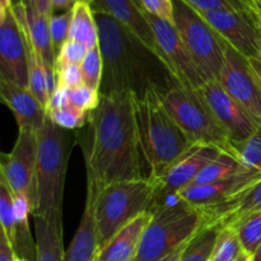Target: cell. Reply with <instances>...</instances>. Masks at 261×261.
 I'll list each match as a JSON object with an SVG mask.
<instances>
[{
    "label": "cell",
    "instance_id": "cell-51",
    "mask_svg": "<svg viewBox=\"0 0 261 261\" xmlns=\"http://www.w3.org/2000/svg\"><path fill=\"white\" fill-rule=\"evenodd\" d=\"M135 2H137L138 3V4H139L140 5V7H142V4H140V0H135ZM143 8V7H142Z\"/></svg>",
    "mask_w": 261,
    "mask_h": 261
},
{
    "label": "cell",
    "instance_id": "cell-11",
    "mask_svg": "<svg viewBox=\"0 0 261 261\" xmlns=\"http://www.w3.org/2000/svg\"><path fill=\"white\" fill-rule=\"evenodd\" d=\"M147 17L154 32L163 63L168 68L171 75L185 88L193 91L201 88L206 83L205 79L191 56L190 51L186 47L180 33L176 30L175 24L154 17L149 13H147Z\"/></svg>",
    "mask_w": 261,
    "mask_h": 261
},
{
    "label": "cell",
    "instance_id": "cell-3",
    "mask_svg": "<svg viewBox=\"0 0 261 261\" xmlns=\"http://www.w3.org/2000/svg\"><path fill=\"white\" fill-rule=\"evenodd\" d=\"M133 107L140 153L149 171L147 177L157 181L194 144L168 114L160 91L149 89L140 98L133 96Z\"/></svg>",
    "mask_w": 261,
    "mask_h": 261
},
{
    "label": "cell",
    "instance_id": "cell-8",
    "mask_svg": "<svg viewBox=\"0 0 261 261\" xmlns=\"http://www.w3.org/2000/svg\"><path fill=\"white\" fill-rule=\"evenodd\" d=\"M173 24L190 51L205 82L218 81L228 43L185 0H172Z\"/></svg>",
    "mask_w": 261,
    "mask_h": 261
},
{
    "label": "cell",
    "instance_id": "cell-18",
    "mask_svg": "<svg viewBox=\"0 0 261 261\" xmlns=\"http://www.w3.org/2000/svg\"><path fill=\"white\" fill-rule=\"evenodd\" d=\"M99 189L87 178V196L83 216L78 229L65 251L64 261H97L99 252L98 232L96 223V200Z\"/></svg>",
    "mask_w": 261,
    "mask_h": 261
},
{
    "label": "cell",
    "instance_id": "cell-2",
    "mask_svg": "<svg viewBox=\"0 0 261 261\" xmlns=\"http://www.w3.org/2000/svg\"><path fill=\"white\" fill-rule=\"evenodd\" d=\"M94 15L103 60L99 93H130L140 98L149 89L165 91L175 81L165 63L111 15L96 10Z\"/></svg>",
    "mask_w": 261,
    "mask_h": 261
},
{
    "label": "cell",
    "instance_id": "cell-22",
    "mask_svg": "<svg viewBox=\"0 0 261 261\" xmlns=\"http://www.w3.org/2000/svg\"><path fill=\"white\" fill-rule=\"evenodd\" d=\"M152 218L150 212L140 214L127 226L120 229L98 252L97 261H134L142 236Z\"/></svg>",
    "mask_w": 261,
    "mask_h": 261
},
{
    "label": "cell",
    "instance_id": "cell-31",
    "mask_svg": "<svg viewBox=\"0 0 261 261\" xmlns=\"http://www.w3.org/2000/svg\"><path fill=\"white\" fill-rule=\"evenodd\" d=\"M81 70L82 76H83V84L99 92L102 76H103V60H102L101 50L98 46L88 50L86 58L81 64Z\"/></svg>",
    "mask_w": 261,
    "mask_h": 261
},
{
    "label": "cell",
    "instance_id": "cell-13",
    "mask_svg": "<svg viewBox=\"0 0 261 261\" xmlns=\"http://www.w3.org/2000/svg\"><path fill=\"white\" fill-rule=\"evenodd\" d=\"M219 148L205 144H194L188 152L181 155L163 177L155 182V195L152 211L177 198L178 193L190 186L199 173L211 162L222 154Z\"/></svg>",
    "mask_w": 261,
    "mask_h": 261
},
{
    "label": "cell",
    "instance_id": "cell-5",
    "mask_svg": "<svg viewBox=\"0 0 261 261\" xmlns=\"http://www.w3.org/2000/svg\"><path fill=\"white\" fill-rule=\"evenodd\" d=\"M70 130L61 129L47 117L38 133L37 206L35 216L63 212L64 185L71 153Z\"/></svg>",
    "mask_w": 261,
    "mask_h": 261
},
{
    "label": "cell",
    "instance_id": "cell-17",
    "mask_svg": "<svg viewBox=\"0 0 261 261\" xmlns=\"http://www.w3.org/2000/svg\"><path fill=\"white\" fill-rule=\"evenodd\" d=\"M89 2L93 10L111 15L115 20H117L135 37L139 38L162 60L147 13L135 0H89Z\"/></svg>",
    "mask_w": 261,
    "mask_h": 261
},
{
    "label": "cell",
    "instance_id": "cell-27",
    "mask_svg": "<svg viewBox=\"0 0 261 261\" xmlns=\"http://www.w3.org/2000/svg\"><path fill=\"white\" fill-rule=\"evenodd\" d=\"M246 168L242 166L239 157L229 153H222L217 160L209 163L203 171L198 175L191 185H204V184L217 182V181L226 180L237 173L242 172Z\"/></svg>",
    "mask_w": 261,
    "mask_h": 261
},
{
    "label": "cell",
    "instance_id": "cell-23",
    "mask_svg": "<svg viewBox=\"0 0 261 261\" xmlns=\"http://www.w3.org/2000/svg\"><path fill=\"white\" fill-rule=\"evenodd\" d=\"M36 261H64L63 212L35 216Z\"/></svg>",
    "mask_w": 261,
    "mask_h": 261
},
{
    "label": "cell",
    "instance_id": "cell-26",
    "mask_svg": "<svg viewBox=\"0 0 261 261\" xmlns=\"http://www.w3.org/2000/svg\"><path fill=\"white\" fill-rule=\"evenodd\" d=\"M221 229L219 226L204 224L186 244L178 261H211Z\"/></svg>",
    "mask_w": 261,
    "mask_h": 261
},
{
    "label": "cell",
    "instance_id": "cell-28",
    "mask_svg": "<svg viewBox=\"0 0 261 261\" xmlns=\"http://www.w3.org/2000/svg\"><path fill=\"white\" fill-rule=\"evenodd\" d=\"M185 2L199 12L229 10V12L244 13L256 19H261V10L257 0H185Z\"/></svg>",
    "mask_w": 261,
    "mask_h": 261
},
{
    "label": "cell",
    "instance_id": "cell-7",
    "mask_svg": "<svg viewBox=\"0 0 261 261\" xmlns=\"http://www.w3.org/2000/svg\"><path fill=\"white\" fill-rule=\"evenodd\" d=\"M160 96L168 114L193 144L212 145L239 157L233 142L198 92L173 81L165 91L160 92Z\"/></svg>",
    "mask_w": 261,
    "mask_h": 261
},
{
    "label": "cell",
    "instance_id": "cell-20",
    "mask_svg": "<svg viewBox=\"0 0 261 261\" xmlns=\"http://www.w3.org/2000/svg\"><path fill=\"white\" fill-rule=\"evenodd\" d=\"M13 12L23 23L31 43L40 55L48 74L55 76L56 54L53 47L50 32V15L42 14L32 8H25L20 3L13 7Z\"/></svg>",
    "mask_w": 261,
    "mask_h": 261
},
{
    "label": "cell",
    "instance_id": "cell-25",
    "mask_svg": "<svg viewBox=\"0 0 261 261\" xmlns=\"http://www.w3.org/2000/svg\"><path fill=\"white\" fill-rule=\"evenodd\" d=\"M69 40L83 43L88 50L98 46V27L89 0H78L71 8Z\"/></svg>",
    "mask_w": 261,
    "mask_h": 261
},
{
    "label": "cell",
    "instance_id": "cell-32",
    "mask_svg": "<svg viewBox=\"0 0 261 261\" xmlns=\"http://www.w3.org/2000/svg\"><path fill=\"white\" fill-rule=\"evenodd\" d=\"M236 152L246 170L261 173V129H257L244 143L237 144Z\"/></svg>",
    "mask_w": 261,
    "mask_h": 261
},
{
    "label": "cell",
    "instance_id": "cell-15",
    "mask_svg": "<svg viewBox=\"0 0 261 261\" xmlns=\"http://www.w3.org/2000/svg\"><path fill=\"white\" fill-rule=\"evenodd\" d=\"M196 92L213 112L217 121L226 130L234 148L249 139L259 129L242 107L229 96L219 81L206 82Z\"/></svg>",
    "mask_w": 261,
    "mask_h": 261
},
{
    "label": "cell",
    "instance_id": "cell-38",
    "mask_svg": "<svg viewBox=\"0 0 261 261\" xmlns=\"http://www.w3.org/2000/svg\"><path fill=\"white\" fill-rule=\"evenodd\" d=\"M88 48L76 41L69 40L65 45L61 47L60 53L56 56V63H66V64H76L81 65L82 61L86 58Z\"/></svg>",
    "mask_w": 261,
    "mask_h": 261
},
{
    "label": "cell",
    "instance_id": "cell-12",
    "mask_svg": "<svg viewBox=\"0 0 261 261\" xmlns=\"http://www.w3.org/2000/svg\"><path fill=\"white\" fill-rule=\"evenodd\" d=\"M0 79L30 89L27 35L13 8L0 10Z\"/></svg>",
    "mask_w": 261,
    "mask_h": 261
},
{
    "label": "cell",
    "instance_id": "cell-50",
    "mask_svg": "<svg viewBox=\"0 0 261 261\" xmlns=\"http://www.w3.org/2000/svg\"><path fill=\"white\" fill-rule=\"evenodd\" d=\"M257 4H259V8H260V10H261V0H257Z\"/></svg>",
    "mask_w": 261,
    "mask_h": 261
},
{
    "label": "cell",
    "instance_id": "cell-46",
    "mask_svg": "<svg viewBox=\"0 0 261 261\" xmlns=\"http://www.w3.org/2000/svg\"><path fill=\"white\" fill-rule=\"evenodd\" d=\"M251 261H261V245L255 250L254 254L251 255Z\"/></svg>",
    "mask_w": 261,
    "mask_h": 261
},
{
    "label": "cell",
    "instance_id": "cell-34",
    "mask_svg": "<svg viewBox=\"0 0 261 261\" xmlns=\"http://www.w3.org/2000/svg\"><path fill=\"white\" fill-rule=\"evenodd\" d=\"M0 223L2 231L12 242L15 227L14 195L3 180H0Z\"/></svg>",
    "mask_w": 261,
    "mask_h": 261
},
{
    "label": "cell",
    "instance_id": "cell-16",
    "mask_svg": "<svg viewBox=\"0 0 261 261\" xmlns=\"http://www.w3.org/2000/svg\"><path fill=\"white\" fill-rule=\"evenodd\" d=\"M260 180L261 173L245 170L226 180L204 185L188 186L178 193L177 198L188 201L196 208H213L233 200Z\"/></svg>",
    "mask_w": 261,
    "mask_h": 261
},
{
    "label": "cell",
    "instance_id": "cell-43",
    "mask_svg": "<svg viewBox=\"0 0 261 261\" xmlns=\"http://www.w3.org/2000/svg\"><path fill=\"white\" fill-rule=\"evenodd\" d=\"M78 2V0H51V9H53V14H55V12L58 10H64V12H68L71 8L74 7V4Z\"/></svg>",
    "mask_w": 261,
    "mask_h": 261
},
{
    "label": "cell",
    "instance_id": "cell-39",
    "mask_svg": "<svg viewBox=\"0 0 261 261\" xmlns=\"http://www.w3.org/2000/svg\"><path fill=\"white\" fill-rule=\"evenodd\" d=\"M140 4L147 13L173 24L172 0H140Z\"/></svg>",
    "mask_w": 261,
    "mask_h": 261
},
{
    "label": "cell",
    "instance_id": "cell-9",
    "mask_svg": "<svg viewBox=\"0 0 261 261\" xmlns=\"http://www.w3.org/2000/svg\"><path fill=\"white\" fill-rule=\"evenodd\" d=\"M37 133L20 130L12 152L3 154L0 162V180L13 195L28 199L32 216L37 206Z\"/></svg>",
    "mask_w": 261,
    "mask_h": 261
},
{
    "label": "cell",
    "instance_id": "cell-14",
    "mask_svg": "<svg viewBox=\"0 0 261 261\" xmlns=\"http://www.w3.org/2000/svg\"><path fill=\"white\" fill-rule=\"evenodd\" d=\"M200 13L237 53L249 60H256L261 55V19L229 10Z\"/></svg>",
    "mask_w": 261,
    "mask_h": 261
},
{
    "label": "cell",
    "instance_id": "cell-36",
    "mask_svg": "<svg viewBox=\"0 0 261 261\" xmlns=\"http://www.w3.org/2000/svg\"><path fill=\"white\" fill-rule=\"evenodd\" d=\"M71 22V9L64 12L61 14H53L50 17V32L53 40V47L56 56L60 53L61 47L69 41V32H70Z\"/></svg>",
    "mask_w": 261,
    "mask_h": 261
},
{
    "label": "cell",
    "instance_id": "cell-24",
    "mask_svg": "<svg viewBox=\"0 0 261 261\" xmlns=\"http://www.w3.org/2000/svg\"><path fill=\"white\" fill-rule=\"evenodd\" d=\"M15 227L13 237V249L15 255L27 261H36V241H33L30 228V216H32V208L27 198L22 195H14Z\"/></svg>",
    "mask_w": 261,
    "mask_h": 261
},
{
    "label": "cell",
    "instance_id": "cell-35",
    "mask_svg": "<svg viewBox=\"0 0 261 261\" xmlns=\"http://www.w3.org/2000/svg\"><path fill=\"white\" fill-rule=\"evenodd\" d=\"M99 101H101V93L89 88L86 84L69 89L68 92V103L88 114L98 107Z\"/></svg>",
    "mask_w": 261,
    "mask_h": 261
},
{
    "label": "cell",
    "instance_id": "cell-29",
    "mask_svg": "<svg viewBox=\"0 0 261 261\" xmlns=\"http://www.w3.org/2000/svg\"><path fill=\"white\" fill-rule=\"evenodd\" d=\"M244 251L236 228L223 227L219 232L211 261H236Z\"/></svg>",
    "mask_w": 261,
    "mask_h": 261
},
{
    "label": "cell",
    "instance_id": "cell-6",
    "mask_svg": "<svg viewBox=\"0 0 261 261\" xmlns=\"http://www.w3.org/2000/svg\"><path fill=\"white\" fill-rule=\"evenodd\" d=\"M155 182L149 177L120 181L99 191L96 200V223L99 250L125 226L145 212L154 201Z\"/></svg>",
    "mask_w": 261,
    "mask_h": 261
},
{
    "label": "cell",
    "instance_id": "cell-45",
    "mask_svg": "<svg viewBox=\"0 0 261 261\" xmlns=\"http://www.w3.org/2000/svg\"><path fill=\"white\" fill-rule=\"evenodd\" d=\"M250 61H251L252 66H254V69L256 70L257 75H259V78L261 81V55L256 59V60H250Z\"/></svg>",
    "mask_w": 261,
    "mask_h": 261
},
{
    "label": "cell",
    "instance_id": "cell-41",
    "mask_svg": "<svg viewBox=\"0 0 261 261\" xmlns=\"http://www.w3.org/2000/svg\"><path fill=\"white\" fill-rule=\"evenodd\" d=\"M14 249H13L12 242L9 241L4 232H0V261H15Z\"/></svg>",
    "mask_w": 261,
    "mask_h": 261
},
{
    "label": "cell",
    "instance_id": "cell-30",
    "mask_svg": "<svg viewBox=\"0 0 261 261\" xmlns=\"http://www.w3.org/2000/svg\"><path fill=\"white\" fill-rule=\"evenodd\" d=\"M234 228L245 251L250 255L254 254L261 245V211L246 217Z\"/></svg>",
    "mask_w": 261,
    "mask_h": 261
},
{
    "label": "cell",
    "instance_id": "cell-10",
    "mask_svg": "<svg viewBox=\"0 0 261 261\" xmlns=\"http://www.w3.org/2000/svg\"><path fill=\"white\" fill-rule=\"evenodd\" d=\"M219 83L261 129V81L251 61L228 45Z\"/></svg>",
    "mask_w": 261,
    "mask_h": 261
},
{
    "label": "cell",
    "instance_id": "cell-33",
    "mask_svg": "<svg viewBox=\"0 0 261 261\" xmlns=\"http://www.w3.org/2000/svg\"><path fill=\"white\" fill-rule=\"evenodd\" d=\"M88 112L82 111V110L70 106V105H66L61 109L47 111V117L54 124L60 126L61 129L70 130V132L86 126L87 122H88Z\"/></svg>",
    "mask_w": 261,
    "mask_h": 261
},
{
    "label": "cell",
    "instance_id": "cell-37",
    "mask_svg": "<svg viewBox=\"0 0 261 261\" xmlns=\"http://www.w3.org/2000/svg\"><path fill=\"white\" fill-rule=\"evenodd\" d=\"M56 87L71 89L83 84L81 65L76 64L56 63L55 64Z\"/></svg>",
    "mask_w": 261,
    "mask_h": 261
},
{
    "label": "cell",
    "instance_id": "cell-48",
    "mask_svg": "<svg viewBox=\"0 0 261 261\" xmlns=\"http://www.w3.org/2000/svg\"><path fill=\"white\" fill-rule=\"evenodd\" d=\"M20 3H22V0H13V7L17 4H20Z\"/></svg>",
    "mask_w": 261,
    "mask_h": 261
},
{
    "label": "cell",
    "instance_id": "cell-1",
    "mask_svg": "<svg viewBox=\"0 0 261 261\" xmlns=\"http://www.w3.org/2000/svg\"><path fill=\"white\" fill-rule=\"evenodd\" d=\"M87 125L79 142L87 178L99 190L114 182L147 177L142 172L133 94H101L98 107L89 112Z\"/></svg>",
    "mask_w": 261,
    "mask_h": 261
},
{
    "label": "cell",
    "instance_id": "cell-47",
    "mask_svg": "<svg viewBox=\"0 0 261 261\" xmlns=\"http://www.w3.org/2000/svg\"><path fill=\"white\" fill-rule=\"evenodd\" d=\"M236 261H251V255L247 254L246 251H244Z\"/></svg>",
    "mask_w": 261,
    "mask_h": 261
},
{
    "label": "cell",
    "instance_id": "cell-40",
    "mask_svg": "<svg viewBox=\"0 0 261 261\" xmlns=\"http://www.w3.org/2000/svg\"><path fill=\"white\" fill-rule=\"evenodd\" d=\"M68 92H69V89L56 87V89L53 92V93H51L50 98H48V103H47V109H46V111L61 109V107L69 105L68 103Z\"/></svg>",
    "mask_w": 261,
    "mask_h": 261
},
{
    "label": "cell",
    "instance_id": "cell-19",
    "mask_svg": "<svg viewBox=\"0 0 261 261\" xmlns=\"http://www.w3.org/2000/svg\"><path fill=\"white\" fill-rule=\"evenodd\" d=\"M0 96L3 103L13 112L18 129L40 133L47 120V111L28 88L0 79Z\"/></svg>",
    "mask_w": 261,
    "mask_h": 261
},
{
    "label": "cell",
    "instance_id": "cell-42",
    "mask_svg": "<svg viewBox=\"0 0 261 261\" xmlns=\"http://www.w3.org/2000/svg\"><path fill=\"white\" fill-rule=\"evenodd\" d=\"M22 4L25 8H32L37 12L42 13L46 15H53V9H51V0H22Z\"/></svg>",
    "mask_w": 261,
    "mask_h": 261
},
{
    "label": "cell",
    "instance_id": "cell-49",
    "mask_svg": "<svg viewBox=\"0 0 261 261\" xmlns=\"http://www.w3.org/2000/svg\"><path fill=\"white\" fill-rule=\"evenodd\" d=\"M15 261H27V260H24V259H20V257H15Z\"/></svg>",
    "mask_w": 261,
    "mask_h": 261
},
{
    "label": "cell",
    "instance_id": "cell-4",
    "mask_svg": "<svg viewBox=\"0 0 261 261\" xmlns=\"http://www.w3.org/2000/svg\"><path fill=\"white\" fill-rule=\"evenodd\" d=\"M205 224L200 208L176 198L152 211L134 261H160L182 245Z\"/></svg>",
    "mask_w": 261,
    "mask_h": 261
},
{
    "label": "cell",
    "instance_id": "cell-44",
    "mask_svg": "<svg viewBox=\"0 0 261 261\" xmlns=\"http://www.w3.org/2000/svg\"><path fill=\"white\" fill-rule=\"evenodd\" d=\"M186 244H188V242H186ZM186 244L182 245V246H181L180 249H177V250H176V251H173L172 254H170V255H168V256H166L165 259H162V260H160V261H178V260H180V256H181V254H182L184 249H185Z\"/></svg>",
    "mask_w": 261,
    "mask_h": 261
},
{
    "label": "cell",
    "instance_id": "cell-21",
    "mask_svg": "<svg viewBox=\"0 0 261 261\" xmlns=\"http://www.w3.org/2000/svg\"><path fill=\"white\" fill-rule=\"evenodd\" d=\"M201 211L208 226L234 228L246 217L261 211V180L233 200Z\"/></svg>",
    "mask_w": 261,
    "mask_h": 261
}]
</instances>
